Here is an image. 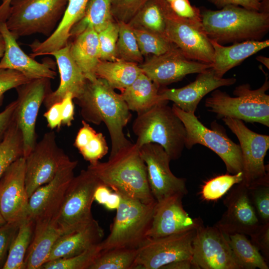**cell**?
I'll return each instance as SVG.
<instances>
[{
  "mask_svg": "<svg viewBox=\"0 0 269 269\" xmlns=\"http://www.w3.org/2000/svg\"><path fill=\"white\" fill-rule=\"evenodd\" d=\"M76 100L83 120L95 125L105 124L112 143L109 156L132 143L124 133L132 118L131 111L121 94L105 80L97 77L87 80L83 94Z\"/></svg>",
  "mask_w": 269,
  "mask_h": 269,
  "instance_id": "1",
  "label": "cell"
},
{
  "mask_svg": "<svg viewBox=\"0 0 269 269\" xmlns=\"http://www.w3.org/2000/svg\"><path fill=\"white\" fill-rule=\"evenodd\" d=\"M87 169L120 195L146 204L157 202L150 189L145 164L135 143L122 147L106 162L90 164Z\"/></svg>",
  "mask_w": 269,
  "mask_h": 269,
  "instance_id": "2",
  "label": "cell"
},
{
  "mask_svg": "<svg viewBox=\"0 0 269 269\" xmlns=\"http://www.w3.org/2000/svg\"><path fill=\"white\" fill-rule=\"evenodd\" d=\"M201 25L207 37L221 44L260 40L269 30V11L235 5L217 10L200 9Z\"/></svg>",
  "mask_w": 269,
  "mask_h": 269,
  "instance_id": "3",
  "label": "cell"
},
{
  "mask_svg": "<svg viewBox=\"0 0 269 269\" xmlns=\"http://www.w3.org/2000/svg\"><path fill=\"white\" fill-rule=\"evenodd\" d=\"M168 101H161L137 114L133 124L137 136L135 144L140 148L148 143L163 147L171 160L179 159L185 144L186 129Z\"/></svg>",
  "mask_w": 269,
  "mask_h": 269,
  "instance_id": "4",
  "label": "cell"
},
{
  "mask_svg": "<svg viewBox=\"0 0 269 269\" xmlns=\"http://www.w3.org/2000/svg\"><path fill=\"white\" fill-rule=\"evenodd\" d=\"M269 88L266 77L264 83L257 89H252L247 83L236 87L234 97L216 89L206 99L205 105L219 118L230 117L269 127V95L266 93Z\"/></svg>",
  "mask_w": 269,
  "mask_h": 269,
  "instance_id": "5",
  "label": "cell"
},
{
  "mask_svg": "<svg viewBox=\"0 0 269 269\" xmlns=\"http://www.w3.org/2000/svg\"><path fill=\"white\" fill-rule=\"evenodd\" d=\"M120 196L110 234L100 243L102 250L116 248L137 249L148 238L157 202L146 204Z\"/></svg>",
  "mask_w": 269,
  "mask_h": 269,
  "instance_id": "6",
  "label": "cell"
},
{
  "mask_svg": "<svg viewBox=\"0 0 269 269\" xmlns=\"http://www.w3.org/2000/svg\"><path fill=\"white\" fill-rule=\"evenodd\" d=\"M68 0H12L5 23L17 39L40 33L49 37L55 30Z\"/></svg>",
  "mask_w": 269,
  "mask_h": 269,
  "instance_id": "7",
  "label": "cell"
},
{
  "mask_svg": "<svg viewBox=\"0 0 269 269\" xmlns=\"http://www.w3.org/2000/svg\"><path fill=\"white\" fill-rule=\"evenodd\" d=\"M172 108L185 128V147L190 149L197 144L203 145L221 158L229 173L236 174L242 171V155L240 145L235 143L220 130L207 128L195 113L185 112L174 104Z\"/></svg>",
  "mask_w": 269,
  "mask_h": 269,
  "instance_id": "8",
  "label": "cell"
},
{
  "mask_svg": "<svg viewBox=\"0 0 269 269\" xmlns=\"http://www.w3.org/2000/svg\"><path fill=\"white\" fill-rule=\"evenodd\" d=\"M222 120L239 141L243 161L240 183L248 188L269 186V165L264 164L269 148V136L252 131L240 120L230 117Z\"/></svg>",
  "mask_w": 269,
  "mask_h": 269,
  "instance_id": "9",
  "label": "cell"
},
{
  "mask_svg": "<svg viewBox=\"0 0 269 269\" xmlns=\"http://www.w3.org/2000/svg\"><path fill=\"white\" fill-rule=\"evenodd\" d=\"M101 183L88 169L81 170L73 177L55 219L63 234L79 229L94 219L92 205L95 190Z\"/></svg>",
  "mask_w": 269,
  "mask_h": 269,
  "instance_id": "10",
  "label": "cell"
},
{
  "mask_svg": "<svg viewBox=\"0 0 269 269\" xmlns=\"http://www.w3.org/2000/svg\"><path fill=\"white\" fill-rule=\"evenodd\" d=\"M197 229L160 238H147L137 249L135 269H161L173 262L192 260V242Z\"/></svg>",
  "mask_w": 269,
  "mask_h": 269,
  "instance_id": "11",
  "label": "cell"
},
{
  "mask_svg": "<svg viewBox=\"0 0 269 269\" xmlns=\"http://www.w3.org/2000/svg\"><path fill=\"white\" fill-rule=\"evenodd\" d=\"M24 158L25 185L29 198L36 189L51 181L70 159L57 144L53 131L45 134Z\"/></svg>",
  "mask_w": 269,
  "mask_h": 269,
  "instance_id": "12",
  "label": "cell"
},
{
  "mask_svg": "<svg viewBox=\"0 0 269 269\" xmlns=\"http://www.w3.org/2000/svg\"><path fill=\"white\" fill-rule=\"evenodd\" d=\"M146 168L151 193L159 202L170 196L187 193L186 179L175 176L171 172V160L163 147L155 143H146L139 148Z\"/></svg>",
  "mask_w": 269,
  "mask_h": 269,
  "instance_id": "13",
  "label": "cell"
},
{
  "mask_svg": "<svg viewBox=\"0 0 269 269\" xmlns=\"http://www.w3.org/2000/svg\"><path fill=\"white\" fill-rule=\"evenodd\" d=\"M192 248V261L196 269H241L227 235L215 225L199 227Z\"/></svg>",
  "mask_w": 269,
  "mask_h": 269,
  "instance_id": "14",
  "label": "cell"
},
{
  "mask_svg": "<svg viewBox=\"0 0 269 269\" xmlns=\"http://www.w3.org/2000/svg\"><path fill=\"white\" fill-rule=\"evenodd\" d=\"M165 36L188 59L212 63L214 49L201 23L180 17L172 10L166 21Z\"/></svg>",
  "mask_w": 269,
  "mask_h": 269,
  "instance_id": "15",
  "label": "cell"
},
{
  "mask_svg": "<svg viewBox=\"0 0 269 269\" xmlns=\"http://www.w3.org/2000/svg\"><path fill=\"white\" fill-rule=\"evenodd\" d=\"M49 79H37L20 85L17 92L14 119L23 139V156L32 150L36 142L35 125L39 110L49 93Z\"/></svg>",
  "mask_w": 269,
  "mask_h": 269,
  "instance_id": "16",
  "label": "cell"
},
{
  "mask_svg": "<svg viewBox=\"0 0 269 269\" xmlns=\"http://www.w3.org/2000/svg\"><path fill=\"white\" fill-rule=\"evenodd\" d=\"M78 164L70 159L49 182L36 189L29 198L27 217L34 222L54 220L59 213Z\"/></svg>",
  "mask_w": 269,
  "mask_h": 269,
  "instance_id": "17",
  "label": "cell"
},
{
  "mask_svg": "<svg viewBox=\"0 0 269 269\" xmlns=\"http://www.w3.org/2000/svg\"><path fill=\"white\" fill-rule=\"evenodd\" d=\"M25 158L21 156L7 168L0 179V212L6 222L20 223L27 218L29 196Z\"/></svg>",
  "mask_w": 269,
  "mask_h": 269,
  "instance_id": "18",
  "label": "cell"
},
{
  "mask_svg": "<svg viewBox=\"0 0 269 269\" xmlns=\"http://www.w3.org/2000/svg\"><path fill=\"white\" fill-rule=\"evenodd\" d=\"M142 72L159 87L180 81L186 75L211 68L206 64L186 58L175 45L167 52L152 55L139 65Z\"/></svg>",
  "mask_w": 269,
  "mask_h": 269,
  "instance_id": "19",
  "label": "cell"
},
{
  "mask_svg": "<svg viewBox=\"0 0 269 269\" xmlns=\"http://www.w3.org/2000/svg\"><path fill=\"white\" fill-rule=\"evenodd\" d=\"M224 203L227 209L215 225L226 235L241 233L250 236L261 225L248 189L242 183L233 189Z\"/></svg>",
  "mask_w": 269,
  "mask_h": 269,
  "instance_id": "20",
  "label": "cell"
},
{
  "mask_svg": "<svg viewBox=\"0 0 269 269\" xmlns=\"http://www.w3.org/2000/svg\"><path fill=\"white\" fill-rule=\"evenodd\" d=\"M236 79L217 77L213 69L198 73L196 79L182 88L159 90L161 101H171L182 110L195 113L202 99L208 93L223 86L234 84Z\"/></svg>",
  "mask_w": 269,
  "mask_h": 269,
  "instance_id": "21",
  "label": "cell"
},
{
  "mask_svg": "<svg viewBox=\"0 0 269 269\" xmlns=\"http://www.w3.org/2000/svg\"><path fill=\"white\" fill-rule=\"evenodd\" d=\"M183 197L175 195L157 202L148 238L162 237L198 229L203 225L201 219L191 218L184 210Z\"/></svg>",
  "mask_w": 269,
  "mask_h": 269,
  "instance_id": "22",
  "label": "cell"
},
{
  "mask_svg": "<svg viewBox=\"0 0 269 269\" xmlns=\"http://www.w3.org/2000/svg\"><path fill=\"white\" fill-rule=\"evenodd\" d=\"M0 32L5 41L4 54L0 60V68L16 70L30 80L55 78L54 65L51 63H39L24 53L5 22H0Z\"/></svg>",
  "mask_w": 269,
  "mask_h": 269,
  "instance_id": "23",
  "label": "cell"
},
{
  "mask_svg": "<svg viewBox=\"0 0 269 269\" xmlns=\"http://www.w3.org/2000/svg\"><path fill=\"white\" fill-rule=\"evenodd\" d=\"M56 60L60 82L54 92L48 93L43 102L48 109L52 105L60 102L65 96L70 93L74 99L79 98L83 94L87 80L72 58L68 44L65 47L49 54Z\"/></svg>",
  "mask_w": 269,
  "mask_h": 269,
  "instance_id": "24",
  "label": "cell"
},
{
  "mask_svg": "<svg viewBox=\"0 0 269 269\" xmlns=\"http://www.w3.org/2000/svg\"><path fill=\"white\" fill-rule=\"evenodd\" d=\"M89 0H68L63 15L53 32L45 40H35L30 44L31 57L49 54L66 46L70 31L83 17Z\"/></svg>",
  "mask_w": 269,
  "mask_h": 269,
  "instance_id": "25",
  "label": "cell"
},
{
  "mask_svg": "<svg viewBox=\"0 0 269 269\" xmlns=\"http://www.w3.org/2000/svg\"><path fill=\"white\" fill-rule=\"evenodd\" d=\"M104 231L94 219L86 225L62 235L54 244L47 262L71 257L101 243Z\"/></svg>",
  "mask_w": 269,
  "mask_h": 269,
  "instance_id": "26",
  "label": "cell"
},
{
  "mask_svg": "<svg viewBox=\"0 0 269 269\" xmlns=\"http://www.w3.org/2000/svg\"><path fill=\"white\" fill-rule=\"evenodd\" d=\"M32 238L27 251L25 269H41L63 232L54 220L34 222Z\"/></svg>",
  "mask_w": 269,
  "mask_h": 269,
  "instance_id": "27",
  "label": "cell"
},
{
  "mask_svg": "<svg viewBox=\"0 0 269 269\" xmlns=\"http://www.w3.org/2000/svg\"><path fill=\"white\" fill-rule=\"evenodd\" d=\"M214 49L212 68L216 75L222 78L231 69L258 52L269 47V40H248L225 46L210 39Z\"/></svg>",
  "mask_w": 269,
  "mask_h": 269,
  "instance_id": "28",
  "label": "cell"
},
{
  "mask_svg": "<svg viewBox=\"0 0 269 269\" xmlns=\"http://www.w3.org/2000/svg\"><path fill=\"white\" fill-rule=\"evenodd\" d=\"M70 55L88 81L97 77L96 70L100 61L98 33L88 27L68 43Z\"/></svg>",
  "mask_w": 269,
  "mask_h": 269,
  "instance_id": "29",
  "label": "cell"
},
{
  "mask_svg": "<svg viewBox=\"0 0 269 269\" xmlns=\"http://www.w3.org/2000/svg\"><path fill=\"white\" fill-rule=\"evenodd\" d=\"M159 87L143 72L121 94L130 111L141 113L161 101Z\"/></svg>",
  "mask_w": 269,
  "mask_h": 269,
  "instance_id": "30",
  "label": "cell"
},
{
  "mask_svg": "<svg viewBox=\"0 0 269 269\" xmlns=\"http://www.w3.org/2000/svg\"><path fill=\"white\" fill-rule=\"evenodd\" d=\"M142 72L136 63L121 59L113 61L100 60L96 68V75L105 80L114 89L122 91Z\"/></svg>",
  "mask_w": 269,
  "mask_h": 269,
  "instance_id": "31",
  "label": "cell"
},
{
  "mask_svg": "<svg viewBox=\"0 0 269 269\" xmlns=\"http://www.w3.org/2000/svg\"><path fill=\"white\" fill-rule=\"evenodd\" d=\"M171 10L166 0H149L128 23L166 37V21Z\"/></svg>",
  "mask_w": 269,
  "mask_h": 269,
  "instance_id": "32",
  "label": "cell"
},
{
  "mask_svg": "<svg viewBox=\"0 0 269 269\" xmlns=\"http://www.w3.org/2000/svg\"><path fill=\"white\" fill-rule=\"evenodd\" d=\"M74 145L90 164L97 163L109 150L104 135L97 133L84 120L82 121V127L78 132Z\"/></svg>",
  "mask_w": 269,
  "mask_h": 269,
  "instance_id": "33",
  "label": "cell"
},
{
  "mask_svg": "<svg viewBox=\"0 0 269 269\" xmlns=\"http://www.w3.org/2000/svg\"><path fill=\"white\" fill-rule=\"evenodd\" d=\"M111 0H89L83 17L72 27L71 37H75L88 27L97 33L115 19L111 11Z\"/></svg>",
  "mask_w": 269,
  "mask_h": 269,
  "instance_id": "34",
  "label": "cell"
},
{
  "mask_svg": "<svg viewBox=\"0 0 269 269\" xmlns=\"http://www.w3.org/2000/svg\"><path fill=\"white\" fill-rule=\"evenodd\" d=\"M233 256L241 269H269L266 259L246 235H226Z\"/></svg>",
  "mask_w": 269,
  "mask_h": 269,
  "instance_id": "35",
  "label": "cell"
},
{
  "mask_svg": "<svg viewBox=\"0 0 269 269\" xmlns=\"http://www.w3.org/2000/svg\"><path fill=\"white\" fill-rule=\"evenodd\" d=\"M34 225V222L28 217L21 222L2 269H25L26 255L32 238Z\"/></svg>",
  "mask_w": 269,
  "mask_h": 269,
  "instance_id": "36",
  "label": "cell"
},
{
  "mask_svg": "<svg viewBox=\"0 0 269 269\" xmlns=\"http://www.w3.org/2000/svg\"><path fill=\"white\" fill-rule=\"evenodd\" d=\"M23 156L22 134L14 119L0 140V179L8 166Z\"/></svg>",
  "mask_w": 269,
  "mask_h": 269,
  "instance_id": "37",
  "label": "cell"
},
{
  "mask_svg": "<svg viewBox=\"0 0 269 269\" xmlns=\"http://www.w3.org/2000/svg\"><path fill=\"white\" fill-rule=\"evenodd\" d=\"M137 250L116 248L101 250L89 269H135Z\"/></svg>",
  "mask_w": 269,
  "mask_h": 269,
  "instance_id": "38",
  "label": "cell"
},
{
  "mask_svg": "<svg viewBox=\"0 0 269 269\" xmlns=\"http://www.w3.org/2000/svg\"><path fill=\"white\" fill-rule=\"evenodd\" d=\"M118 22L119 31L117 44V58L128 62L142 63L143 55L139 49L132 27L128 23Z\"/></svg>",
  "mask_w": 269,
  "mask_h": 269,
  "instance_id": "39",
  "label": "cell"
},
{
  "mask_svg": "<svg viewBox=\"0 0 269 269\" xmlns=\"http://www.w3.org/2000/svg\"><path fill=\"white\" fill-rule=\"evenodd\" d=\"M131 27L143 56L149 54L159 55L175 45L166 37L158 34L142 27Z\"/></svg>",
  "mask_w": 269,
  "mask_h": 269,
  "instance_id": "40",
  "label": "cell"
},
{
  "mask_svg": "<svg viewBox=\"0 0 269 269\" xmlns=\"http://www.w3.org/2000/svg\"><path fill=\"white\" fill-rule=\"evenodd\" d=\"M101 250L100 243L78 255L48 261L41 269H89Z\"/></svg>",
  "mask_w": 269,
  "mask_h": 269,
  "instance_id": "41",
  "label": "cell"
},
{
  "mask_svg": "<svg viewBox=\"0 0 269 269\" xmlns=\"http://www.w3.org/2000/svg\"><path fill=\"white\" fill-rule=\"evenodd\" d=\"M242 179V171L216 176L205 183L201 191V196L207 201L216 200L222 197L234 185L241 182Z\"/></svg>",
  "mask_w": 269,
  "mask_h": 269,
  "instance_id": "42",
  "label": "cell"
},
{
  "mask_svg": "<svg viewBox=\"0 0 269 269\" xmlns=\"http://www.w3.org/2000/svg\"><path fill=\"white\" fill-rule=\"evenodd\" d=\"M119 31V23L114 20L98 32L100 60L113 61L118 59L117 57V44Z\"/></svg>",
  "mask_w": 269,
  "mask_h": 269,
  "instance_id": "43",
  "label": "cell"
},
{
  "mask_svg": "<svg viewBox=\"0 0 269 269\" xmlns=\"http://www.w3.org/2000/svg\"><path fill=\"white\" fill-rule=\"evenodd\" d=\"M149 0H111V11L117 21L128 23Z\"/></svg>",
  "mask_w": 269,
  "mask_h": 269,
  "instance_id": "44",
  "label": "cell"
},
{
  "mask_svg": "<svg viewBox=\"0 0 269 269\" xmlns=\"http://www.w3.org/2000/svg\"><path fill=\"white\" fill-rule=\"evenodd\" d=\"M248 189L260 223H269V186L260 185Z\"/></svg>",
  "mask_w": 269,
  "mask_h": 269,
  "instance_id": "45",
  "label": "cell"
},
{
  "mask_svg": "<svg viewBox=\"0 0 269 269\" xmlns=\"http://www.w3.org/2000/svg\"><path fill=\"white\" fill-rule=\"evenodd\" d=\"M30 81L18 71L0 68V106L2 102L3 95L6 91Z\"/></svg>",
  "mask_w": 269,
  "mask_h": 269,
  "instance_id": "46",
  "label": "cell"
},
{
  "mask_svg": "<svg viewBox=\"0 0 269 269\" xmlns=\"http://www.w3.org/2000/svg\"><path fill=\"white\" fill-rule=\"evenodd\" d=\"M20 223L6 222L0 226V269H2L5 263L10 245Z\"/></svg>",
  "mask_w": 269,
  "mask_h": 269,
  "instance_id": "47",
  "label": "cell"
},
{
  "mask_svg": "<svg viewBox=\"0 0 269 269\" xmlns=\"http://www.w3.org/2000/svg\"><path fill=\"white\" fill-rule=\"evenodd\" d=\"M177 15L201 23L200 9L192 5L189 0H166Z\"/></svg>",
  "mask_w": 269,
  "mask_h": 269,
  "instance_id": "48",
  "label": "cell"
},
{
  "mask_svg": "<svg viewBox=\"0 0 269 269\" xmlns=\"http://www.w3.org/2000/svg\"><path fill=\"white\" fill-rule=\"evenodd\" d=\"M251 242L261 251L267 260L269 257V222L261 224L258 229L250 236Z\"/></svg>",
  "mask_w": 269,
  "mask_h": 269,
  "instance_id": "49",
  "label": "cell"
},
{
  "mask_svg": "<svg viewBox=\"0 0 269 269\" xmlns=\"http://www.w3.org/2000/svg\"><path fill=\"white\" fill-rule=\"evenodd\" d=\"M215 5L218 8L221 9L227 5H238L245 8L261 11L262 2L260 0H207Z\"/></svg>",
  "mask_w": 269,
  "mask_h": 269,
  "instance_id": "50",
  "label": "cell"
},
{
  "mask_svg": "<svg viewBox=\"0 0 269 269\" xmlns=\"http://www.w3.org/2000/svg\"><path fill=\"white\" fill-rule=\"evenodd\" d=\"M73 99L72 94L68 93L61 101L62 125L70 127L74 119L75 107Z\"/></svg>",
  "mask_w": 269,
  "mask_h": 269,
  "instance_id": "51",
  "label": "cell"
},
{
  "mask_svg": "<svg viewBox=\"0 0 269 269\" xmlns=\"http://www.w3.org/2000/svg\"><path fill=\"white\" fill-rule=\"evenodd\" d=\"M44 117L51 129L59 128L62 125L61 102L52 105L44 114Z\"/></svg>",
  "mask_w": 269,
  "mask_h": 269,
  "instance_id": "52",
  "label": "cell"
},
{
  "mask_svg": "<svg viewBox=\"0 0 269 269\" xmlns=\"http://www.w3.org/2000/svg\"><path fill=\"white\" fill-rule=\"evenodd\" d=\"M16 106L17 102L15 100L0 112V140L13 119Z\"/></svg>",
  "mask_w": 269,
  "mask_h": 269,
  "instance_id": "53",
  "label": "cell"
},
{
  "mask_svg": "<svg viewBox=\"0 0 269 269\" xmlns=\"http://www.w3.org/2000/svg\"><path fill=\"white\" fill-rule=\"evenodd\" d=\"M109 188L101 183L95 190L94 196V200L99 204L104 205L112 193Z\"/></svg>",
  "mask_w": 269,
  "mask_h": 269,
  "instance_id": "54",
  "label": "cell"
},
{
  "mask_svg": "<svg viewBox=\"0 0 269 269\" xmlns=\"http://www.w3.org/2000/svg\"><path fill=\"white\" fill-rule=\"evenodd\" d=\"M195 269L192 260H181L164 266L161 269Z\"/></svg>",
  "mask_w": 269,
  "mask_h": 269,
  "instance_id": "55",
  "label": "cell"
},
{
  "mask_svg": "<svg viewBox=\"0 0 269 269\" xmlns=\"http://www.w3.org/2000/svg\"><path fill=\"white\" fill-rule=\"evenodd\" d=\"M121 201V196L115 192L111 194L104 206L109 210L117 209Z\"/></svg>",
  "mask_w": 269,
  "mask_h": 269,
  "instance_id": "56",
  "label": "cell"
},
{
  "mask_svg": "<svg viewBox=\"0 0 269 269\" xmlns=\"http://www.w3.org/2000/svg\"><path fill=\"white\" fill-rule=\"evenodd\" d=\"M12 0H1L0 4V22H5L7 19Z\"/></svg>",
  "mask_w": 269,
  "mask_h": 269,
  "instance_id": "57",
  "label": "cell"
},
{
  "mask_svg": "<svg viewBox=\"0 0 269 269\" xmlns=\"http://www.w3.org/2000/svg\"><path fill=\"white\" fill-rule=\"evenodd\" d=\"M256 59L263 63L268 69H269V58L263 56H258Z\"/></svg>",
  "mask_w": 269,
  "mask_h": 269,
  "instance_id": "58",
  "label": "cell"
},
{
  "mask_svg": "<svg viewBox=\"0 0 269 269\" xmlns=\"http://www.w3.org/2000/svg\"><path fill=\"white\" fill-rule=\"evenodd\" d=\"M5 50V41L3 37L0 32V60L2 57Z\"/></svg>",
  "mask_w": 269,
  "mask_h": 269,
  "instance_id": "59",
  "label": "cell"
},
{
  "mask_svg": "<svg viewBox=\"0 0 269 269\" xmlns=\"http://www.w3.org/2000/svg\"><path fill=\"white\" fill-rule=\"evenodd\" d=\"M6 223V221L2 217L1 214L0 212V226L3 225Z\"/></svg>",
  "mask_w": 269,
  "mask_h": 269,
  "instance_id": "60",
  "label": "cell"
},
{
  "mask_svg": "<svg viewBox=\"0 0 269 269\" xmlns=\"http://www.w3.org/2000/svg\"><path fill=\"white\" fill-rule=\"evenodd\" d=\"M260 1L262 0H260Z\"/></svg>",
  "mask_w": 269,
  "mask_h": 269,
  "instance_id": "61",
  "label": "cell"
}]
</instances>
